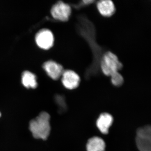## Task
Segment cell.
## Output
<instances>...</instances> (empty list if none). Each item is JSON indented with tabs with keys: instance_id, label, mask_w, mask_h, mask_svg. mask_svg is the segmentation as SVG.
<instances>
[{
	"instance_id": "cell-1",
	"label": "cell",
	"mask_w": 151,
	"mask_h": 151,
	"mask_svg": "<svg viewBox=\"0 0 151 151\" xmlns=\"http://www.w3.org/2000/svg\"><path fill=\"white\" fill-rule=\"evenodd\" d=\"M50 119L48 113L42 112L31 121L29 129L35 138L42 140H46L48 138L51 130Z\"/></svg>"
},
{
	"instance_id": "cell-2",
	"label": "cell",
	"mask_w": 151,
	"mask_h": 151,
	"mask_svg": "<svg viewBox=\"0 0 151 151\" xmlns=\"http://www.w3.org/2000/svg\"><path fill=\"white\" fill-rule=\"evenodd\" d=\"M122 67V63L116 55L111 52H106L104 55L101 60V68L105 75L111 76L119 72Z\"/></svg>"
},
{
	"instance_id": "cell-3",
	"label": "cell",
	"mask_w": 151,
	"mask_h": 151,
	"mask_svg": "<svg viewBox=\"0 0 151 151\" xmlns=\"http://www.w3.org/2000/svg\"><path fill=\"white\" fill-rule=\"evenodd\" d=\"M71 11L70 6L62 1H59L53 6L51 13L52 17L55 19L64 22L69 19Z\"/></svg>"
},
{
	"instance_id": "cell-4",
	"label": "cell",
	"mask_w": 151,
	"mask_h": 151,
	"mask_svg": "<svg viewBox=\"0 0 151 151\" xmlns=\"http://www.w3.org/2000/svg\"><path fill=\"white\" fill-rule=\"evenodd\" d=\"M54 36L49 30H41L37 34L35 40L38 46L43 49L47 50L51 47L54 43Z\"/></svg>"
},
{
	"instance_id": "cell-5",
	"label": "cell",
	"mask_w": 151,
	"mask_h": 151,
	"mask_svg": "<svg viewBox=\"0 0 151 151\" xmlns=\"http://www.w3.org/2000/svg\"><path fill=\"white\" fill-rule=\"evenodd\" d=\"M61 77L63 84L68 89H75L80 84V77L73 70H66L63 71Z\"/></svg>"
},
{
	"instance_id": "cell-6",
	"label": "cell",
	"mask_w": 151,
	"mask_h": 151,
	"mask_svg": "<svg viewBox=\"0 0 151 151\" xmlns=\"http://www.w3.org/2000/svg\"><path fill=\"white\" fill-rule=\"evenodd\" d=\"M43 68L49 76L54 80L59 79L64 71L62 65L52 60L44 63Z\"/></svg>"
},
{
	"instance_id": "cell-7",
	"label": "cell",
	"mask_w": 151,
	"mask_h": 151,
	"mask_svg": "<svg viewBox=\"0 0 151 151\" xmlns=\"http://www.w3.org/2000/svg\"><path fill=\"white\" fill-rule=\"evenodd\" d=\"M113 117L111 114L103 113L99 116L97 121V126L100 132L103 134H108L109 129L113 124Z\"/></svg>"
},
{
	"instance_id": "cell-8",
	"label": "cell",
	"mask_w": 151,
	"mask_h": 151,
	"mask_svg": "<svg viewBox=\"0 0 151 151\" xmlns=\"http://www.w3.org/2000/svg\"><path fill=\"white\" fill-rule=\"evenodd\" d=\"M97 7L100 14L105 17H111L116 10L114 4L110 0L100 1L97 3Z\"/></svg>"
},
{
	"instance_id": "cell-9",
	"label": "cell",
	"mask_w": 151,
	"mask_h": 151,
	"mask_svg": "<svg viewBox=\"0 0 151 151\" xmlns=\"http://www.w3.org/2000/svg\"><path fill=\"white\" fill-rule=\"evenodd\" d=\"M105 144L103 139L94 137L89 139L86 145L87 151H105Z\"/></svg>"
},
{
	"instance_id": "cell-10",
	"label": "cell",
	"mask_w": 151,
	"mask_h": 151,
	"mask_svg": "<svg viewBox=\"0 0 151 151\" xmlns=\"http://www.w3.org/2000/svg\"><path fill=\"white\" fill-rule=\"evenodd\" d=\"M22 83L27 88H35L37 86L36 77L28 71H24L22 76Z\"/></svg>"
},
{
	"instance_id": "cell-11",
	"label": "cell",
	"mask_w": 151,
	"mask_h": 151,
	"mask_svg": "<svg viewBox=\"0 0 151 151\" xmlns=\"http://www.w3.org/2000/svg\"><path fill=\"white\" fill-rule=\"evenodd\" d=\"M136 142L140 151H151V138L137 136Z\"/></svg>"
},
{
	"instance_id": "cell-12",
	"label": "cell",
	"mask_w": 151,
	"mask_h": 151,
	"mask_svg": "<svg viewBox=\"0 0 151 151\" xmlns=\"http://www.w3.org/2000/svg\"><path fill=\"white\" fill-rule=\"evenodd\" d=\"M137 136L151 138V127L147 126L139 128L137 131Z\"/></svg>"
},
{
	"instance_id": "cell-13",
	"label": "cell",
	"mask_w": 151,
	"mask_h": 151,
	"mask_svg": "<svg viewBox=\"0 0 151 151\" xmlns=\"http://www.w3.org/2000/svg\"><path fill=\"white\" fill-rule=\"evenodd\" d=\"M111 76V82L114 86H119L123 84L124 78L119 72L114 73Z\"/></svg>"
},
{
	"instance_id": "cell-14",
	"label": "cell",
	"mask_w": 151,
	"mask_h": 151,
	"mask_svg": "<svg viewBox=\"0 0 151 151\" xmlns=\"http://www.w3.org/2000/svg\"><path fill=\"white\" fill-rule=\"evenodd\" d=\"M56 100L57 103H58L60 108V110L64 111L66 108V105L63 99L61 97H57Z\"/></svg>"
},
{
	"instance_id": "cell-15",
	"label": "cell",
	"mask_w": 151,
	"mask_h": 151,
	"mask_svg": "<svg viewBox=\"0 0 151 151\" xmlns=\"http://www.w3.org/2000/svg\"><path fill=\"white\" fill-rule=\"evenodd\" d=\"M93 1H84V2L85 3V4H91V3L93 2Z\"/></svg>"
},
{
	"instance_id": "cell-16",
	"label": "cell",
	"mask_w": 151,
	"mask_h": 151,
	"mask_svg": "<svg viewBox=\"0 0 151 151\" xmlns=\"http://www.w3.org/2000/svg\"><path fill=\"white\" fill-rule=\"evenodd\" d=\"M0 116H1V113H0Z\"/></svg>"
}]
</instances>
